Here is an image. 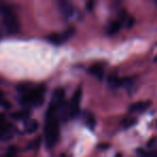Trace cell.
Segmentation results:
<instances>
[{
	"mask_svg": "<svg viewBox=\"0 0 157 157\" xmlns=\"http://www.w3.org/2000/svg\"><path fill=\"white\" fill-rule=\"evenodd\" d=\"M137 122L138 120L136 117H133V116H127L122 121V126L124 128H130V127L135 126L137 124Z\"/></svg>",
	"mask_w": 157,
	"mask_h": 157,
	"instance_id": "9a60e30c",
	"label": "cell"
},
{
	"mask_svg": "<svg viewBox=\"0 0 157 157\" xmlns=\"http://www.w3.org/2000/svg\"><path fill=\"white\" fill-rule=\"evenodd\" d=\"M0 38H1V37H0Z\"/></svg>",
	"mask_w": 157,
	"mask_h": 157,
	"instance_id": "44dd1931",
	"label": "cell"
},
{
	"mask_svg": "<svg viewBox=\"0 0 157 157\" xmlns=\"http://www.w3.org/2000/svg\"><path fill=\"white\" fill-rule=\"evenodd\" d=\"M0 105H3V107H9V102L3 100V95L0 93Z\"/></svg>",
	"mask_w": 157,
	"mask_h": 157,
	"instance_id": "d6986e66",
	"label": "cell"
},
{
	"mask_svg": "<svg viewBox=\"0 0 157 157\" xmlns=\"http://www.w3.org/2000/svg\"><path fill=\"white\" fill-rule=\"evenodd\" d=\"M16 133V128L8 123L6 118L0 120V141H8L12 139Z\"/></svg>",
	"mask_w": 157,
	"mask_h": 157,
	"instance_id": "277c9868",
	"label": "cell"
},
{
	"mask_svg": "<svg viewBox=\"0 0 157 157\" xmlns=\"http://www.w3.org/2000/svg\"><path fill=\"white\" fill-rule=\"evenodd\" d=\"M11 9H13V8H12L9 3H7V1H5V0H0V15L5 14L6 12H8Z\"/></svg>",
	"mask_w": 157,
	"mask_h": 157,
	"instance_id": "2e32d148",
	"label": "cell"
},
{
	"mask_svg": "<svg viewBox=\"0 0 157 157\" xmlns=\"http://www.w3.org/2000/svg\"><path fill=\"white\" fill-rule=\"evenodd\" d=\"M94 5H95V0H88V2H87V10L92 11V10L94 9Z\"/></svg>",
	"mask_w": 157,
	"mask_h": 157,
	"instance_id": "ac0fdd59",
	"label": "cell"
},
{
	"mask_svg": "<svg viewBox=\"0 0 157 157\" xmlns=\"http://www.w3.org/2000/svg\"><path fill=\"white\" fill-rule=\"evenodd\" d=\"M122 25H123V23L121 22V21H114V22H112L111 24L108 26L107 33L109 36L115 35V33H117L118 31H120V29L122 28Z\"/></svg>",
	"mask_w": 157,
	"mask_h": 157,
	"instance_id": "4fadbf2b",
	"label": "cell"
},
{
	"mask_svg": "<svg viewBox=\"0 0 157 157\" xmlns=\"http://www.w3.org/2000/svg\"><path fill=\"white\" fill-rule=\"evenodd\" d=\"M58 105L51 102L45 116L44 137L48 148H53L59 139V123H58Z\"/></svg>",
	"mask_w": 157,
	"mask_h": 157,
	"instance_id": "6da1fadb",
	"label": "cell"
},
{
	"mask_svg": "<svg viewBox=\"0 0 157 157\" xmlns=\"http://www.w3.org/2000/svg\"><path fill=\"white\" fill-rule=\"evenodd\" d=\"M124 83H125V78H120V76L116 75V74H112V75L109 76V84L111 87L117 88V87H120V86H122Z\"/></svg>",
	"mask_w": 157,
	"mask_h": 157,
	"instance_id": "5bb4252c",
	"label": "cell"
},
{
	"mask_svg": "<svg viewBox=\"0 0 157 157\" xmlns=\"http://www.w3.org/2000/svg\"><path fill=\"white\" fill-rule=\"evenodd\" d=\"M65 99V90L63 88H57L52 95V101L51 102L55 103V105H60L63 102Z\"/></svg>",
	"mask_w": 157,
	"mask_h": 157,
	"instance_id": "8fae6325",
	"label": "cell"
},
{
	"mask_svg": "<svg viewBox=\"0 0 157 157\" xmlns=\"http://www.w3.org/2000/svg\"><path fill=\"white\" fill-rule=\"evenodd\" d=\"M2 118H5V116L1 115V114H0V120H2Z\"/></svg>",
	"mask_w": 157,
	"mask_h": 157,
	"instance_id": "ffe728a7",
	"label": "cell"
},
{
	"mask_svg": "<svg viewBox=\"0 0 157 157\" xmlns=\"http://www.w3.org/2000/svg\"><path fill=\"white\" fill-rule=\"evenodd\" d=\"M57 7L60 14L65 18H69L73 15V7L69 0H56Z\"/></svg>",
	"mask_w": 157,
	"mask_h": 157,
	"instance_id": "52a82bcc",
	"label": "cell"
},
{
	"mask_svg": "<svg viewBox=\"0 0 157 157\" xmlns=\"http://www.w3.org/2000/svg\"><path fill=\"white\" fill-rule=\"evenodd\" d=\"M38 127H39V124H38V122L36 120H29V118L25 120L24 128L27 133L35 132V131L38 129Z\"/></svg>",
	"mask_w": 157,
	"mask_h": 157,
	"instance_id": "7c38bea8",
	"label": "cell"
},
{
	"mask_svg": "<svg viewBox=\"0 0 157 157\" xmlns=\"http://www.w3.org/2000/svg\"><path fill=\"white\" fill-rule=\"evenodd\" d=\"M44 94L45 88L43 86L33 87V85H30L24 93H22L21 102L26 107H39L44 101Z\"/></svg>",
	"mask_w": 157,
	"mask_h": 157,
	"instance_id": "7a4b0ae2",
	"label": "cell"
},
{
	"mask_svg": "<svg viewBox=\"0 0 157 157\" xmlns=\"http://www.w3.org/2000/svg\"><path fill=\"white\" fill-rule=\"evenodd\" d=\"M151 105V101H138L136 103H132L129 108L130 113H141L145 111L148 107Z\"/></svg>",
	"mask_w": 157,
	"mask_h": 157,
	"instance_id": "ba28073f",
	"label": "cell"
},
{
	"mask_svg": "<svg viewBox=\"0 0 157 157\" xmlns=\"http://www.w3.org/2000/svg\"><path fill=\"white\" fill-rule=\"evenodd\" d=\"M83 121L85 123V125L88 127L90 129H94L96 126V118H95L94 114L92 112L85 111L83 113Z\"/></svg>",
	"mask_w": 157,
	"mask_h": 157,
	"instance_id": "30bf717a",
	"label": "cell"
},
{
	"mask_svg": "<svg viewBox=\"0 0 157 157\" xmlns=\"http://www.w3.org/2000/svg\"><path fill=\"white\" fill-rule=\"evenodd\" d=\"M13 117L16 118V120L25 121V120H27V118H29V112L28 111H20V112H16V113L13 114Z\"/></svg>",
	"mask_w": 157,
	"mask_h": 157,
	"instance_id": "e0dca14e",
	"label": "cell"
},
{
	"mask_svg": "<svg viewBox=\"0 0 157 157\" xmlns=\"http://www.w3.org/2000/svg\"><path fill=\"white\" fill-rule=\"evenodd\" d=\"M81 100H82V88L78 87L75 92H74L71 101H70V105H69L70 117H76V116L78 115V113H80Z\"/></svg>",
	"mask_w": 157,
	"mask_h": 157,
	"instance_id": "5b68a950",
	"label": "cell"
},
{
	"mask_svg": "<svg viewBox=\"0 0 157 157\" xmlns=\"http://www.w3.org/2000/svg\"><path fill=\"white\" fill-rule=\"evenodd\" d=\"M1 17H2L3 25H5L8 33H16L20 31V22H18L17 15L15 14L13 9L9 10V11L6 12L5 14H2Z\"/></svg>",
	"mask_w": 157,
	"mask_h": 157,
	"instance_id": "3957f363",
	"label": "cell"
},
{
	"mask_svg": "<svg viewBox=\"0 0 157 157\" xmlns=\"http://www.w3.org/2000/svg\"><path fill=\"white\" fill-rule=\"evenodd\" d=\"M88 72L98 80H101L103 78V74H105V66L101 63H95L88 68Z\"/></svg>",
	"mask_w": 157,
	"mask_h": 157,
	"instance_id": "9c48e42d",
	"label": "cell"
},
{
	"mask_svg": "<svg viewBox=\"0 0 157 157\" xmlns=\"http://www.w3.org/2000/svg\"><path fill=\"white\" fill-rule=\"evenodd\" d=\"M74 33V29L70 28V29H67L65 30L63 33H52L48 37V40L53 44H56V45H59V44L63 43L66 42L68 39L73 36Z\"/></svg>",
	"mask_w": 157,
	"mask_h": 157,
	"instance_id": "8992f818",
	"label": "cell"
}]
</instances>
